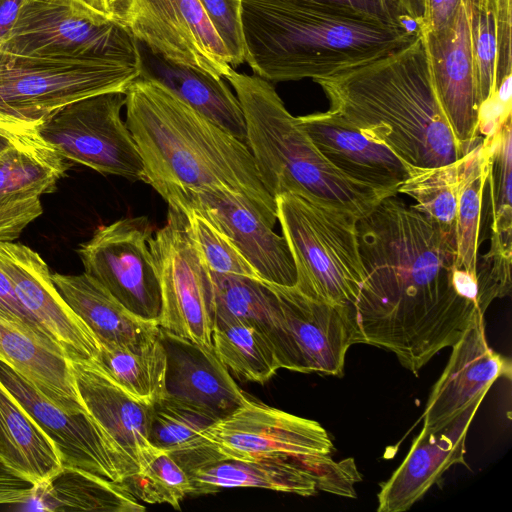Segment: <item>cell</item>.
<instances>
[{"instance_id":"cell-35","label":"cell","mask_w":512,"mask_h":512,"mask_svg":"<svg viewBox=\"0 0 512 512\" xmlns=\"http://www.w3.org/2000/svg\"><path fill=\"white\" fill-rule=\"evenodd\" d=\"M213 350L240 381L265 383L280 364L269 340L256 328L239 321H214Z\"/></svg>"},{"instance_id":"cell-48","label":"cell","mask_w":512,"mask_h":512,"mask_svg":"<svg viewBox=\"0 0 512 512\" xmlns=\"http://www.w3.org/2000/svg\"><path fill=\"white\" fill-rule=\"evenodd\" d=\"M26 1L27 0H0V44L9 35Z\"/></svg>"},{"instance_id":"cell-31","label":"cell","mask_w":512,"mask_h":512,"mask_svg":"<svg viewBox=\"0 0 512 512\" xmlns=\"http://www.w3.org/2000/svg\"><path fill=\"white\" fill-rule=\"evenodd\" d=\"M69 166L36 134L0 154V205L54 192Z\"/></svg>"},{"instance_id":"cell-1","label":"cell","mask_w":512,"mask_h":512,"mask_svg":"<svg viewBox=\"0 0 512 512\" xmlns=\"http://www.w3.org/2000/svg\"><path fill=\"white\" fill-rule=\"evenodd\" d=\"M357 228L364 280L350 305L354 344L386 349L417 375L485 313L455 285V234L396 195Z\"/></svg>"},{"instance_id":"cell-21","label":"cell","mask_w":512,"mask_h":512,"mask_svg":"<svg viewBox=\"0 0 512 512\" xmlns=\"http://www.w3.org/2000/svg\"><path fill=\"white\" fill-rule=\"evenodd\" d=\"M484 397H478L443 427L433 431L422 428L402 463L380 484L378 512L407 511L450 467L465 464L468 429Z\"/></svg>"},{"instance_id":"cell-42","label":"cell","mask_w":512,"mask_h":512,"mask_svg":"<svg viewBox=\"0 0 512 512\" xmlns=\"http://www.w3.org/2000/svg\"><path fill=\"white\" fill-rule=\"evenodd\" d=\"M329 7L370 21L394 25L411 26L401 17L390 0H301ZM413 27V26H411ZM415 28V27H414Z\"/></svg>"},{"instance_id":"cell-14","label":"cell","mask_w":512,"mask_h":512,"mask_svg":"<svg viewBox=\"0 0 512 512\" xmlns=\"http://www.w3.org/2000/svg\"><path fill=\"white\" fill-rule=\"evenodd\" d=\"M191 493L213 494L225 488H263L300 496L317 491L355 498L361 481L353 458L336 462L330 455L257 460L224 459L189 474Z\"/></svg>"},{"instance_id":"cell-7","label":"cell","mask_w":512,"mask_h":512,"mask_svg":"<svg viewBox=\"0 0 512 512\" xmlns=\"http://www.w3.org/2000/svg\"><path fill=\"white\" fill-rule=\"evenodd\" d=\"M139 77V66L111 58L0 52V121L36 125L70 103L103 93H126Z\"/></svg>"},{"instance_id":"cell-20","label":"cell","mask_w":512,"mask_h":512,"mask_svg":"<svg viewBox=\"0 0 512 512\" xmlns=\"http://www.w3.org/2000/svg\"><path fill=\"white\" fill-rule=\"evenodd\" d=\"M270 286L278 297L301 372L342 376L346 353L354 344L350 305L310 298L295 286Z\"/></svg>"},{"instance_id":"cell-19","label":"cell","mask_w":512,"mask_h":512,"mask_svg":"<svg viewBox=\"0 0 512 512\" xmlns=\"http://www.w3.org/2000/svg\"><path fill=\"white\" fill-rule=\"evenodd\" d=\"M442 374L434 384L423 412V429L436 430L488 393L500 377H511L509 359L488 345L484 314L479 313L451 346Z\"/></svg>"},{"instance_id":"cell-9","label":"cell","mask_w":512,"mask_h":512,"mask_svg":"<svg viewBox=\"0 0 512 512\" xmlns=\"http://www.w3.org/2000/svg\"><path fill=\"white\" fill-rule=\"evenodd\" d=\"M0 52L14 56L104 57L139 66L138 43L114 19L73 0H27Z\"/></svg>"},{"instance_id":"cell-17","label":"cell","mask_w":512,"mask_h":512,"mask_svg":"<svg viewBox=\"0 0 512 512\" xmlns=\"http://www.w3.org/2000/svg\"><path fill=\"white\" fill-rule=\"evenodd\" d=\"M0 264L28 313L71 361H95L100 345L57 290L43 259L29 247L0 241Z\"/></svg>"},{"instance_id":"cell-24","label":"cell","mask_w":512,"mask_h":512,"mask_svg":"<svg viewBox=\"0 0 512 512\" xmlns=\"http://www.w3.org/2000/svg\"><path fill=\"white\" fill-rule=\"evenodd\" d=\"M161 333L167 353L166 394L202 408L217 420L247 399L214 351Z\"/></svg>"},{"instance_id":"cell-44","label":"cell","mask_w":512,"mask_h":512,"mask_svg":"<svg viewBox=\"0 0 512 512\" xmlns=\"http://www.w3.org/2000/svg\"><path fill=\"white\" fill-rule=\"evenodd\" d=\"M497 22V54L494 92L512 74V0H494Z\"/></svg>"},{"instance_id":"cell-43","label":"cell","mask_w":512,"mask_h":512,"mask_svg":"<svg viewBox=\"0 0 512 512\" xmlns=\"http://www.w3.org/2000/svg\"><path fill=\"white\" fill-rule=\"evenodd\" d=\"M0 317L41 341L57 346L20 303L11 279L0 264ZM63 352V351H62ZM64 353V352H63ZM65 354V353H64Z\"/></svg>"},{"instance_id":"cell-47","label":"cell","mask_w":512,"mask_h":512,"mask_svg":"<svg viewBox=\"0 0 512 512\" xmlns=\"http://www.w3.org/2000/svg\"><path fill=\"white\" fill-rule=\"evenodd\" d=\"M35 134V125L0 121V154L12 144Z\"/></svg>"},{"instance_id":"cell-26","label":"cell","mask_w":512,"mask_h":512,"mask_svg":"<svg viewBox=\"0 0 512 512\" xmlns=\"http://www.w3.org/2000/svg\"><path fill=\"white\" fill-rule=\"evenodd\" d=\"M137 43L141 78L160 83L202 116L246 143L241 104L222 78L171 62Z\"/></svg>"},{"instance_id":"cell-11","label":"cell","mask_w":512,"mask_h":512,"mask_svg":"<svg viewBox=\"0 0 512 512\" xmlns=\"http://www.w3.org/2000/svg\"><path fill=\"white\" fill-rule=\"evenodd\" d=\"M114 20L159 56L225 78L226 47L199 0H109Z\"/></svg>"},{"instance_id":"cell-45","label":"cell","mask_w":512,"mask_h":512,"mask_svg":"<svg viewBox=\"0 0 512 512\" xmlns=\"http://www.w3.org/2000/svg\"><path fill=\"white\" fill-rule=\"evenodd\" d=\"M462 0H426L425 22L419 30H438L451 23Z\"/></svg>"},{"instance_id":"cell-16","label":"cell","mask_w":512,"mask_h":512,"mask_svg":"<svg viewBox=\"0 0 512 512\" xmlns=\"http://www.w3.org/2000/svg\"><path fill=\"white\" fill-rule=\"evenodd\" d=\"M201 435L227 459H292L333 451L327 431L317 421L248 398Z\"/></svg>"},{"instance_id":"cell-23","label":"cell","mask_w":512,"mask_h":512,"mask_svg":"<svg viewBox=\"0 0 512 512\" xmlns=\"http://www.w3.org/2000/svg\"><path fill=\"white\" fill-rule=\"evenodd\" d=\"M76 386L92 417L139 470L158 452L149 440L152 404L117 384L95 361H71Z\"/></svg>"},{"instance_id":"cell-3","label":"cell","mask_w":512,"mask_h":512,"mask_svg":"<svg viewBox=\"0 0 512 512\" xmlns=\"http://www.w3.org/2000/svg\"><path fill=\"white\" fill-rule=\"evenodd\" d=\"M313 81L330 113L406 163L437 167L468 153L437 99L420 34L390 54Z\"/></svg>"},{"instance_id":"cell-38","label":"cell","mask_w":512,"mask_h":512,"mask_svg":"<svg viewBox=\"0 0 512 512\" xmlns=\"http://www.w3.org/2000/svg\"><path fill=\"white\" fill-rule=\"evenodd\" d=\"M123 485L140 500L150 504H169L180 509L182 499L191 493L186 471L166 451L159 452Z\"/></svg>"},{"instance_id":"cell-5","label":"cell","mask_w":512,"mask_h":512,"mask_svg":"<svg viewBox=\"0 0 512 512\" xmlns=\"http://www.w3.org/2000/svg\"><path fill=\"white\" fill-rule=\"evenodd\" d=\"M236 92L246 124V144L264 188L275 199L302 195L358 218L389 197L342 175L318 151L270 81L232 68L225 76Z\"/></svg>"},{"instance_id":"cell-29","label":"cell","mask_w":512,"mask_h":512,"mask_svg":"<svg viewBox=\"0 0 512 512\" xmlns=\"http://www.w3.org/2000/svg\"><path fill=\"white\" fill-rule=\"evenodd\" d=\"M0 461L35 487L50 483L64 469L53 442L1 383Z\"/></svg>"},{"instance_id":"cell-40","label":"cell","mask_w":512,"mask_h":512,"mask_svg":"<svg viewBox=\"0 0 512 512\" xmlns=\"http://www.w3.org/2000/svg\"><path fill=\"white\" fill-rule=\"evenodd\" d=\"M182 211L188 218L195 243L210 271L259 279L254 268L232 242L206 218L193 210Z\"/></svg>"},{"instance_id":"cell-6","label":"cell","mask_w":512,"mask_h":512,"mask_svg":"<svg viewBox=\"0 0 512 512\" xmlns=\"http://www.w3.org/2000/svg\"><path fill=\"white\" fill-rule=\"evenodd\" d=\"M275 202L296 270L295 287L319 301L352 305L364 280L359 218L293 193L281 194Z\"/></svg>"},{"instance_id":"cell-33","label":"cell","mask_w":512,"mask_h":512,"mask_svg":"<svg viewBox=\"0 0 512 512\" xmlns=\"http://www.w3.org/2000/svg\"><path fill=\"white\" fill-rule=\"evenodd\" d=\"M33 496L50 499L48 510L76 509L109 512H141L145 507L123 485L88 472L63 469L50 483L36 487ZM32 496V497H33ZM44 506V510L46 506Z\"/></svg>"},{"instance_id":"cell-27","label":"cell","mask_w":512,"mask_h":512,"mask_svg":"<svg viewBox=\"0 0 512 512\" xmlns=\"http://www.w3.org/2000/svg\"><path fill=\"white\" fill-rule=\"evenodd\" d=\"M51 276L63 299L93 332L99 345L137 347L160 334L158 322L131 313L85 272Z\"/></svg>"},{"instance_id":"cell-34","label":"cell","mask_w":512,"mask_h":512,"mask_svg":"<svg viewBox=\"0 0 512 512\" xmlns=\"http://www.w3.org/2000/svg\"><path fill=\"white\" fill-rule=\"evenodd\" d=\"M488 173L489 154L481 137L462 157L455 223V267L476 277L482 197Z\"/></svg>"},{"instance_id":"cell-25","label":"cell","mask_w":512,"mask_h":512,"mask_svg":"<svg viewBox=\"0 0 512 512\" xmlns=\"http://www.w3.org/2000/svg\"><path fill=\"white\" fill-rule=\"evenodd\" d=\"M214 321H239L259 330L272 344L280 367L301 372L285 327L278 297L269 283L211 271Z\"/></svg>"},{"instance_id":"cell-46","label":"cell","mask_w":512,"mask_h":512,"mask_svg":"<svg viewBox=\"0 0 512 512\" xmlns=\"http://www.w3.org/2000/svg\"><path fill=\"white\" fill-rule=\"evenodd\" d=\"M409 25L421 28L425 22L426 0H390Z\"/></svg>"},{"instance_id":"cell-10","label":"cell","mask_w":512,"mask_h":512,"mask_svg":"<svg viewBox=\"0 0 512 512\" xmlns=\"http://www.w3.org/2000/svg\"><path fill=\"white\" fill-rule=\"evenodd\" d=\"M125 103L124 92L91 96L55 110L35 125V133L65 159L143 181L141 155L120 116Z\"/></svg>"},{"instance_id":"cell-2","label":"cell","mask_w":512,"mask_h":512,"mask_svg":"<svg viewBox=\"0 0 512 512\" xmlns=\"http://www.w3.org/2000/svg\"><path fill=\"white\" fill-rule=\"evenodd\" d=\"M126 125L144 165L143 181L162 197L177 189L218 188L249 199L274 227L275 199L246 143L170 92L139 77L126 91Z\"/></svg>"},{"instance_id":"cell-8","label":"cell","mask_w":512,"mask_h":512,"mask_svg":"<svg viewBox=\"0 0 512 512\" xmlns=\"http://www.w3.org/2000/svg\"><path fill=\"white\" fill-rule=\"evenodd\" d=\"M149 247L160 285V330L214 351L211 271L181 209L169 206L166 222L151 236Z\"/></svg>"},{"instance_id":"cell-4","label":"cell","mask_w":512,"mask_h":512,"mask_svg":"<svg viewBox=\"0 0 512 512\" xmlns=\"http://www.w3.org/2000/svg\"><path fill=\"white\" fill-rule=\"evenodd\" d=\"M245 62L272 82L312 80L363 65L414 41L386 25L301 0H240Z\"/></svg>"},{"instance_id":"cell-41","label":"cell","mask_w":512,"mask_h":512,"mask_svg":"<svg viewBox=\"0 0 512 512\" xmlns=\"http://www.w3.org/2000/svg\"><path fill=\"white\" fill-rule=\"evenodd\" d=\"M227 49L230 65L245 62V48L240 16V0H199Z\"/></svg>"},{"instance_id":"cell-39","label":"cell","mask_w":512,"mask_h":512,"mask_svg":"<svg viewBox=\"0 0 512 512\" xmlns=\"http://www.w3.org/2000/svg\"><path fill=\"white\" fill-rule=\"evenodd\" d=\"M469 29L480 105L494 94L497 22L494 0H462Z\"/></svg>"},{"instance_id":"cell-36","label":"cell","mask_w":512,"mask_h":512,"mask_svg":"<svg viewBox=\"0 0 512 512\" xmlns=\"http://www.w3.org/2000/svg\"><path fill=\"white\" fill-rule=\"evenodd\" d=\"M407 169L408 175L398 193L414 199L416 209L455 234L462 158L437 167H418L407 163Z\"/></svg>"},{"instance_id":"cell-49","label":"cell","mask_w":512,"mask_h":512,"mask_svg":"<svg viewBox=\"0 0 512 512\" xmlns=\"http://www.w3.org/2000/svg\"><path fill=\"white\" fill-rule=\"evenodd\" d=\"M83 8L102 17L114 19L111 13L109 0H73Z\"/></svg>"},{"instance_id":"cell-12","label":"cell","mask_w":512,"mask_h":512,"mask_svg":"<svg viewBox=\"0 0 512 512\" xmlns=\"http://www.w3.org/2000/svg\"><path fill=\"white\" fill-rule=\"evenodd\" d=\"M145 216L123 218L95 231L79 246L84 272L134 315L158 322L161 293Z\"/></svg>"},{"instance_id":"cell-18","label":"cell","mask_w":512,"mask_h":512,"mask_svg":"<svg viewBox=\"0 0 512 512\" xmlns=\"http://www.w3.org/2000/svg\"><path fill=\"white\" fill-rule=\"evenodd\" d=\"M418 31L437 99L457 141L469 152L481 138L480 100L463 2L449 25Z\"/></svg>"},{"instance_id":"cell-37","label":"cell","mask_w":512,"mask_h":512,"mask_svg":"<svg viewBox=\"0 0 512 512\" xmlns=\"http://www.w3.org/2000/svg\"><path fill=\"white\" fill-rule=\"evenodd\" d=\"M217 419L202 408L166 394L152 404L148 440L166 452L195 445Z\"/></svg>"},{"instance_id":"cell-15","label":"cell","mask_w":512,"mask_h":512,"mask_svg":"<svg viewBox=\"0 0 512 512\" xmlns=\"http://www.w3.org/2000/svg\"><path fill=\"white\" fill-rule=\"evenodd\" d=\"M169 206L193 210L224 234L254 268L260 280L279 286L296 284L294 262L279 236L246 197L225 189H177L162 197Z\"/></svg>"},{"instance_id":"cell-30","label":"cell","mask_w":512,"mask_h":512,"mask_svg":"<svg viewBox=\"0 0 512 512\" xmlns=\"http://www.w3.org/2000/svg\"><path fill=\"white\" fill-rule=\"evenodd\" d=\"M482 143L489 154L487 182L490 195V248L483 257L480 272L501 287L511 285L512 257V130L509 118L489 139Z\"/></svg>"},{"instance_id":"cell-32","label":"cell","mask_w":512,"mask_h":512,"mask_svg":"<svg viewBox=\"0 0 512 512\" xmlns=\"http://www.w3.org/2000/svg\"><path fill=\"white\" fill-rule=\"evenodd\" d=\"M95 362L135 398L153 404L166 395L167 353L162 333L137 347L100 345Z\"/></svg>"},{"instance_id":"cell-28","label":"cell","mask_w":512,"mask_h":512,"mask_svg":"<svg viewBox=\"0 0 512 512\" xmlns=\"http://www.w3.org/2000/svg\"><path fill=\"white\" fill-rule=\"evenodd\" d=\"M0 360L59 407L87 411L78 392L71 360L57 347L0 317Z\"/></svg>"},{"instance_id":"cell-13","label":"cell","mask_w":512,"mask_h":512,"mask_svg":"<svg viewBox=\"0 0 512 512\" xmlns=\"http://www.w3.org/2000/svg\"><path fill=\"white\" fill-rule=\"evenodd\" d=\"M0 383L53 442L64 469L88 472L115 482L139 471L88 410L72 413L59 407L1 360Z\"/></svg>"},{"instance_id":"cell-22","label":"cell","mask_w":512,"mask_h":512,"mask_svg":"<svg viewBox=\"0 0 512 512\" xmlns=\"http://www.w3.org/2000/svg\"><path fill=\"white\" fill-rule=\"evenodd\" d=\"M296 118L318 151L342 175L387 196L398 193L408 175L407 163L385 145L329 111Z\"/></svg>"}]
</instances>
